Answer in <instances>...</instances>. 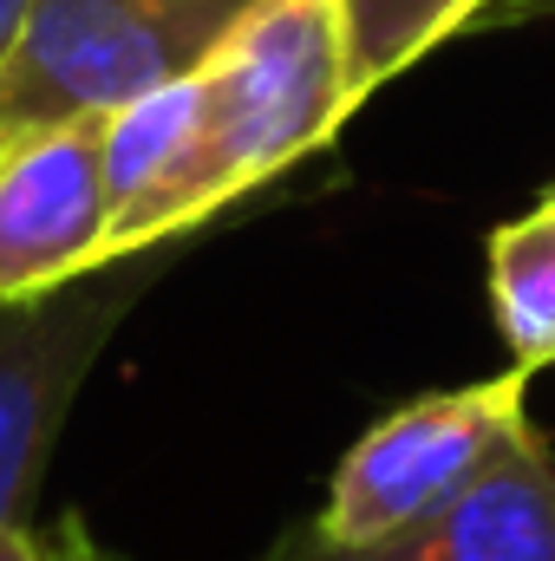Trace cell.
I'll use <instances>...</instances> for the list:
<instances>
[{
	"label": "cell",
	"instance_id": "cell-1",
	"mask_svg": "<svg viewBox=\"0 0 555 561\" xmlns=\"http://www.w3.org/2000/svg\"><path fill=\"white\" fill-rule=\"evenodd\" d=\"M196 222H209L287 163L314 157L360 112L340 0H256L196 66Z\"/></svg>",
	"mask_w": 555,
	"mask_h": 561
},
{
	"label": "cell",
	"instance_id": "cell-2",
	"mask_svg": "<svg viewBox=\"0 0 555 561\" xmlns=\"http://www.w3.org/2000/svg\"><path fill=\"white\" fill-rule=\"evenodd\" d=\"M256 0H33L0 66V138L112 118L190 79Z\"/></svg>",
	"mask_w": 555,
	"mask_h": 561
},
{
	"label": "cell",
	"instance_id": "cell-3",
	"mask_svg": "<svg viewBox=\"0 0 555 561\" xmlns=\"http://www.w3.org/2000/svg\"><path fill=\"white\" fill-rule=\"evenodd\" d=\"M530 373H497L457 392H424L412 405L386 412L340 463L327 483V503L314 516V536L333 549H373L399 529L444 510L464 483L490 470V457L517 437Z\"/></svg>",
	"mask_w": 555,
	"mask_h": 561
},
{
	"label": "cell",
	"instance_id": "cell-4",
	"mask_svg": "<svg viewBox=\"0 0 555 561\" xmlns=\"http://www.w3.org/2000/svg\"><path fill=\"white\" fill-rule=\"evenodd\" d=\"M157 268L163 249L92 268L33 300H0V529L26 523L59 424Z\"/></svg>",
	"mask_w": 555,
	"mask_h": 561
},
{
	"label": "cell",
	"instance_id": "cell-5",
	"mask_svg": "<svg viewBox=\"0 0 555 561\" xmlns=\"http://www.w3.org/2000/svg\"><path fill=\"white\" fill-rule=\"evenodd\" d=\"M105 118L0 138V300H33L105 262Z\"/></svg>",
	"mask_w": 555,
	"mask_h": 561
},
{
	"label": "cell",
	"instance_id": "cell-6",
	"mask_svg": "<svg viewBox=\"0 0 555 561\" xmlns=\"http://www.w3.org/2000/svg\"><path fill=\"white\" fill-rule=\"evenodd\" d=\"M262 561H555V450L536 419H523L477 483L393 542L333 549L314 536V523H301Z\"/></svg>",
	"mask_w": 555,
	"mask_h": 561
},
{
	"label": "cell",
	"instance_id": "cell-7",
	"mask_svg": "<svg viewBox=\"0 0 555 561\" xmlns=\"http://www.w3.org/2000/svg\"><path fill=\"white\" fill-rule=\"evenodd\" d=\"M105 262L170 249L196 229V144H203V85L196 72L157 85L105 118Z\"/></svg>",
	"mask_w": 555,
	"mask_h": 561
},
{
	"label": "cell",
	"instance_id": "cell-8",
	"mask_svg": "<svg viewBox=\"0 0 555 561\" xmlns=\"http://www.w3.org/2000/svg\"><path fill=\"white\" fill-rule=\"evenodd\" d=\"M490 313L523 373L555 366V196L490 236Z\"/></svg>",
	"mask_w": 555,
	"mask_h": 561
},
{
	"label": "cell",
	"instance_id": "cell-9",
	"mask_svg": "<svg viewBox=\"0 0 555 561\" xmlns=\"http://www.w3.org/2000/svg\"><path fill=\"white\" fill-rule=\"evenodd\" d=\"M477 13H484V0H340L353 99L366 105L386 79L412 72L431 46H444L451 33H471Z\"/></svg>",
	"mask_w": 555,
	"mask_h": 561
},
{
	"label": "cell",
	"instance_id": "cell-10",
	"mask_svg": "<svg viewBox=\"0 0 555 561\" xmlns=\"http://www.w3.org/2000/svg\"><path fill=\"white\" fill-rule=\"evenodd\" d=\"M0 561H118L92 529L86 516H53V523H13L0 529Z\"/></svg>",
	"mask_w": 555,
	"mask_h": 561
},
{
	"label": "cell",
	"instance_id": "cell-11",
	"mask_svg": "<svg viewBox=\"0 0 555 561\" xmlns=\"http://www.w3.org/2000/svg\"><path fill=\"white\" fill-rule=\"evenodd\" d=\"M523 20H555V0H484L477 26H523Z\"/></svg>",
	"mask_w": 555,
	"mask_h": 561
},
{
	"label": "cell",
	"instance_id": "cell-12",
	"mask_svg": "<svg viewBox=\"0 0 555 561\" xmlns=\"http://www.w3.org/2000/svg\"><path fill=\"white\" fill-rule=\"evenodd\" d=\"M26 7H33V0H0V66H7V53H13V39H20V26H26Z\"/></svg>",
	"mask_w": 555,
	"mask_h": 561
},
{
	"label": "cell",
	"instance_id": "cell-13",
	"mask_svg": "<svg viewBox=\"0 0 555 561\" xmlns=\"http://www.w3.org/2000/svg\"><path fill=\"white\" fill-rule=\"evenodd\" d=\"M550 196H555V190H550Z\"/></svg>",
	"mask_w": 555,
	"mask_h": 561
}]
</instances>
